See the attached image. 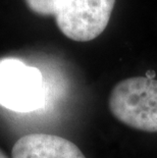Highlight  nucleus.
I'll return each mask as SVG.
<instances>
[{"mask_svg":"<svg viewBox=\"0 0 157 158\" xmlns=\"http://www.w3.org/2000/svg\"><path fill=\"white\" fill-rule=\"evenodd\" d=\"M109 110L132 129L157 133V80L134 77L115 84L108 99Z\"/></svg>","mask_w":157,"mask_h":158,"instance_id":"1","label":"nucleus"},{"mask_svg":"<svg viewBox=\"0 0 157 158\" xmlns=\"http://www.w3.org/2000/svg\"><path fill=\"white\" fill-rule=\"evenodd\" d=\"M114 4L115 0H54L53 15L65 37L88 42L104 32Z\"/></svg>","mask_w":157,"mask_h":158,"instance_id":"2","label":"nucleus"},{"mask_svg":"<svg viewBox=\"0 0 157 158\" xmlns=\"http://www.w3.org/2000/svg\"><path fill=\"white\" fill-rule=\"evenodd\" d=\"M43 104L41 72L15 58L0 60V105L12 111L29 112Z\"/></svg>","mask_w":157,"mask_h":158,"instance_id":"3","label":"nucleus"},{"mask_svg":"<svg viewBox=\"0 0 157 158\" xmlns=\"http://www.w3.org/2000/svg\"><path fill=\"white\" fill-rule=\"evenodd\" d=\"M12 158H86L80 148L64 138L50 134H30L14 143Z\"/></svg>","mask_w":157,"mask_h":158,"instance_id":"4","label":"nucleus"},{"mask_svg":"<svg viewBox=\"0 0 157 158\" xmlns=\"http://www.w3.org/2000/svg\"><path fill=\"white\" fill-rule=\"evenodd\" d=\"M27 6L39 15H53L54 0H25Z\"/></svg>","mask_w":157,"mask_h":158,"instance_id":"5","label":"nucleus"},{"mask_svg":"<svg viewBox=\"0 0 157 158\" xmlns=\"http://www.w3.org/2000/svg\"><path fill=\"white\" fill-rule=\"evenodd\" d=\"M0 158H8L7 156L5 155L4 152H3V151H2L1 149H0Z\"/></svg>","mask_w":157,"mask_h":158,"instance_id":"6","label":"nucleus"}]
</instances>
